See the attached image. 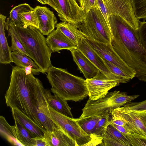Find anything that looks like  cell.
Here are the masks:
<instances>
[{"label":"cell","mask_w":146,"mask_h":146,"mask_svg":"<svg viewBox=\"0 0 146 146\" xmlns=\"http://www.w3.org/2000/svg\"><path fill=\"white\" fill-rule=\"evenodd\" d=\"M109 23L113 49L135 71V77L141 81L146 82V51L141 43L138 30L118 15H110Z\"/></svg>","instance_id":"obj_1"},{"label":"cell","mask_w":146,"mask_h":146,"mask_svg":"<svg viewBox=\"0 0 146 146\" xmlns=\"http://www.w3.org/2000/svg\"><path fill=\"white\" fill-rule=\"evenodd\" d=\"M36 88L37 78L33 73L27 75L23 68L13 66L5 103L11 109L16 108L25 114L44 133L46 130L37 115Z\"/></svg>","instance_id":"obj_2"},{"label":"cell","mask_w":146,"mask_h":146,"mask_svg":"<svg viewBox=\"0 0 146 146\" xmlns=\"http://www.w3.org/2000/svg\"><path fill=\"white\" fill-rule=\"evenodd\" d=\"M47 78L51 88V91L66 101L77 102L88 96L85 80L74 75L64 69L52 65L47 72Z\"/></svg>","instance_id":"obj_3"},{"label":"cell","mask_w":146,"mask_h":146,"mask_svg":"<svg viewBox=\"0 0 146 146\" xmlns=\"http://www.w3.org/2000/svg\"><path fill=\"white\" fill-rule=\"evenodd\" d=\"M10 23L16 32L21 42L29 55L40 68L43 73L52 65V52L48 46L46 38L38 29L31 26L24 27Z\"/></svg>","instance_id":"obj_4"},{"label":"cell","mask_w":146,"mask_h":146,"mask_svg":"<svg viewBox=\"0 0 146 146\" xmlns=\"http://www.w3.org/2000/svg\"><path fill=\"white\" fill-rule=\"evenodd\" d=\"M85 18L78 29L88 39L111 44L112 35L110 25L98 8L85 12Z\"/></svg>","instance_id":"obj_5"},{"label":"cell","mask_w":146,"mask_h":146,"mask_svg":"<svg viewBox=\"0 0 146 146\" xmlns=\"http://www.w3.org/2000/svg\"><path fill=\"white\" fill-rule=\"evenodd\" d=\"M139 96L129 95L126 92L115 90L108 92L104 97L95 100L89 98L79 118L97 115L106 110L111 113L114 109L124 106Z\"/></svg>","instance_id":"obj_6"},{"label":"cell","mask_w":146,"mask_h":146,"mask_svg":"<svg viewBox=\"0 0 146 146\" xmlns=\"http://www.w3.org/2000/svg\"><path fill=\"white\" fill-rule=\"evenodd\" d=\"M50 117L56 125L76 143L78 146H84L92 139L91 135L85 133L74 118L58 112L48 105Z\"/></svg>","instance_id":"obj_7"},{"label":"cell","mask_w":146,"mask_h":146,"mask_svg":"<svg viewBox=\"0 0 146 146\" xmlns=\"http://www.w3.org/2000/svg\"><path fill=\"white\" fill-rule=\"evenodd\" d=\"M48 5L56 11L61 21L69 23L78 28L85 19V12L77 0H48Z\"/></svg>","instance_id":"obj_8"},{"label":"cell","mask_w":146,"mask_h":146,"mask_svg":"<svg viewBox=\"0 0 146 146\" xmlns=\"http://www.w3.org/2000/svg\"><path fill=\"white\" fill-rule=\"evenodd\" d=\"M111 115V119L124 121L133 134L146 137V110H131L123 106L113 110Z\"/></svg>","instance_id":"obj_9"},{"label":"cell","mask_w":146,"mask_h":146,"mask_svg":"<svg viewBox=\"0 0 146 146\" xmlns=\"http://www.w3.org/2000/svg\"><path fill=\"white\" fill-rule=\"evenodd\" d=\"M89 98L95 100L105 96L109 91L118 86L117 80L108 77L100 71L94 77L86 80Z\"/></svg>","instance_id":"obj_10"},{"label":"cell","mask_w":146,"mask_h":146,"mask_svg":"<svg viewBox=\"0 0 146 146\" xmlns=\"http://www.w3.org/2000/svg\"><path fill=\"white\" fill-rule=\"evenodd\" d=\"M110 15H118L138 30L140 21L136 18L131 0H104Z\"/></svg>","instance_id":"obj_11"},{"label":"cell","mask_w":146,"mask_h":146,"mask_svg":"<svg viewBox=\"0 0 146 146\" xmlns=\"http://www.w3.org/2000/svg\"><path fill=\"white\" fill-rule=\"evenodd\" d=\"M88 40L92 48L103 59L111 63L120 68L129 75L132 79L135 77V71L127 65L119 57L113 50L111 44Z\"/></svg>","instance_id":"obj_12"},{"label":"cell","mask_w":146,"mask_h":146,"mask_svg":"<svg viewBox=\"0 0 146 146\" xmlns=\"http://www.w3.org/2000/svg\"><path fill=\"white\" fill-rule=\"evenodd\" d=\"M36 98L37 117L46 131H52L59 128L50 117L46 89L41 82L37 78Z\"/></svg>","instance_id":"obj_13"},{"label":"cell","mask_w":146,"mask_h":146,"mask_svg":"<svg viewBox=\"0 0 146 146\" xmlns=\"http://www.w3.org/2000/svg\"><path fill=\"white\" fill-rule=\"evenodd\" d=\"M84 54L100 70L110 78L116 80L120 83H125L128 81L112 73L103 59L96 52L85 37L79 42L76 48Z\"/></svg>","instance_id":"obj_14"},{"label":"cell","mask_w":146,"mask_h":146,"mask_svg":"<svg viewBox=\"0 0 146 146\" xmlns=\"http://www.w3.org/2000/svg\"><path fill=\"white\" fill-rule=\"evenodd\" d=\"M38 21V30L44 35H48L55 30L57 20L54 12L49 8L36 6L35 8Z\"/></svg>","instance_id":"obj_15"},{"label":"cell","mask_w":146,"mask_h":146,"mask_svg":"<svg viewBox=\"0 0 146 146\" xmlns=\"http://www.w3.org/2000/svg\"><path fill=\"white\" fill-rule=\"evenodd\" d=\"M46 39L47 44L52 52L60 53L59 51L63 50H70L76 48L77 46L57 29L48 35Z\"/></svg>","instance_id":"obj_16"},{"label":"cell","mask_w":146,"mask_h":146,"mask_svg":"<svg viewBox=\"0 0 146 146\" xmlns=\"http://www.w3.org/2000/svg\"><path fill=\"white\" fill-rule=\"evenodd\" d=\"M70 51L73 60L86 79L92 78L97 75L100 70L81 51L77 48Z\"/></svg>","instance_id":"obj_17"},{"label":"cell","mask_w":146,"mask_h":146,"mask_svg":"<svg viewBox=\"0 0 146 146\" xmlns=\"http://www.w3.org/2000/svg\"><path fill=\"white\" fill-rule=\"evenodd\" d=\"M102 143L105 146H131L127 137L110 122L102 135Z\"/></svg>","instance_id":"obj_18"},{"label":"cell","mask_w":146,"mask_h":146,"mask_svg":"<svg viewBox=\"0 0 146 146\" xmlns=\"http://www.w3.org/2000/svg\"><path fill=\"white\" fill-rule=\"evenodd\" d=\"M48 146H78L76 142L60 128L44 133Z\"/></svg>","instance_id":"obj_19"},{"label":"cell","mask_w":146,"mask_h":146,"mask_svg":"<svg viewBox=\"0 0 146 146\" xmlns=\"http://www.w3.org/2000/svg\"><path fill=\"white\" fill-rule=\"evenodd\" d=\"M6 17L0 14V63L7 64L13 62L10 47L8 45L5 32Z\"/></svg>","instance_id":"obj_20"},{"label":"cell","mask_w":146,"mask_h":146,"mask_svg":"<svg viewBox=\"0 0 146 146\" xmlns=\"http://www.w3.org/2000/svg\"><path fill=\"white\" fill-rule=\"evenodd\" d=\"M46 94L48 105L58 112L69 117L73 118L71 108L67 101L59 96L52 95L50 90L46 89Z\"/></svg>","instance_id":"obj_21"},{"label":"cell","mask_w":146,"mask_h":146,"mask_svg":"<svg viewBox=\"0 0 146 146\" xmlns=\"http://www.w3.org/2000/svg\"><path fill=\"white\" fill-rule=\"evenodd\" d=\"M14 120L18 122L25 129L35 136H42L44 133L25 114L16 108L11 109Z\"/></svg>","instance_id":"obj_22"},{"label":"cell","mask_w":146,"mask_h":146,"mask_svg":"<svg viewBox=\"0 0 146 146\" xmlns=\"http://www.w3.org/2000/svg\"><path fill=\"white\" fill-rule=\"evenodd\" d=\"M0 133L1 135L13 145L23 146L19 142L15 125H11L5 117H0Z\"/></svg>","instance_id":"obj_23"},{"label":"cell","mask_w":146,"mask_h":146,"mask_svg":"<svg viewBox=\"0 0 146 146\" xmlns=\"http://www.w3.org/2000/svg\"><path fill=\"white\" fill-rule=\"evenodd\" d=\"M11 55L13 62L17 66L23 68L31 66L32 73L33 75L38 74L39 72L43 73V71L38 65L27 55L17 51H12Z\"/></svg>","instance_id":"obj_24"},{"label":"cell","mask_w":146,"mask_h":146,"mask_svg":"<svg viewBox=\"0 0 146 146\" xmlns=\"http://www.w3.org/2000/svg\"><path fill=\"white\" fill-rule=\"evenodd\" d=\"M56 27L77 45L80 40L85 37L77 27L66 22L57 23Z\"/></svg>","instance_id":"obj_25"},{"label":"cell","mask_w":146,"mask_h":146,"mask_svg":"<svg viewBox=\"0 0 146 146\" xmlns=\"http://www.w3.org/2000/svg\"><path fill=\"white\" fill-rule=\"evenodd\" d=\"M34 9L29 4L22 3L14 7L10 11L9 17L7 19L12 23L17 25L23 26V24L19 17L22 13L27 12Z\"/></svg>","instance_id":"obj_26"},{"label":"cell","mask_w":146,"mask_h":146,"mask_svg":"<svg viewBox=\"0 0 146 146\" xmlns=\"http://www.w3.org/2000/svg\"><path fill=\"white\" fill-rule=\"evenodd\" d=\"M5 28L11 38V45L10 47L11 51H17L20 53L26 55L29 57V55L21 42L19 36L11 23L6 21Z\"/></svg>","instance_id":"obj_27"},{"label":"cell","mask_w":146,"mask_h":146,"mask_svg":"<svg viewBox=\"0 0 146 146\" xmlns=\"http://www.w3.org/2000/svg\"><path fill=\"white\" fill-rule=\"evenodd\" d=\"M101 118L100 114L95 116L74 119L85 133L91 135L95 127Z\"/></svg>","instance_id":"obj_28"},{"label":"cell","mask_w":146,"mask_h":146,"mask_svg":"<svg viewBox=\"0 0 146 146\" xmlns=\"http://www.w3.org/2000/svg\"><path fill=\"white\" fill-rule=\"evenodd\" d=\"M102 118L98 122L93 130L91 136L102 137V135L111 119V113L108 110L101 113Z\"/></svg>","instance_id":"obj_29"},{"label":"cell","mask_w":146,"mask_h":146,"mask_svg":"<svg viewBox=\"0 0 146 146\" xmlns=\"http://www.w3.org/2000/svg\"><path fill=\"white\" fill-rule=\"evenodd\" d=\"M14 121L19 142L23 146H33L32 139L36 136L27 130L18 122Z\"/></svg>","instance_id":"obj_30"},{"label":"cell","mask_w":146,"mask_h":146,"mask_svg":"<svg viewBox=\"0 0 146 146\" xmlns=\"http://www.w3.org/2000/svg\"><path fill=\"white\" fill-rule=\"evenodd\" d=\"M19 17L23 24V27L31 26L38 29V21L35 9L21 13L19 15Z\"/></svg>","instance_id":"obj_31"},{"label":"cell","mask_w":146,"mask_h":146,"mask_svg":"<svg viewBox=\"0 0 146 146\" xmlns=\"http://www.w3.org/2000/svg\"><path fill=\"white\" fill-rule=\"evenodd\" d=\"M135 16L139 20H146V0H131Z\"/></svg>","instance_id":"obj_32"},{"label":"cell","mask_w":146,"mask_h":146,"mask_svg":"<svg viewBox=\"0 0 146 146\" xmlns=\"http://www.w3.org/2000/svg\"><path fill=\"white\" fill-rule=\"evenodd\" d=\"M110 71L114 74L127 80L129 82L131 78L120 68L111 62L103 59Z\"/></svg>","instance_id":"obj_33"},{"label":"cell","mask_w":146,"mask_h":146,"mask_svg":"<svg viewBox=\"0 0 146 146\" xmlns=\"http://www.w3.org/2000/svg\"><path fill=\"white\" fill-rule=\"evenodd\" d=\"M125 136L129 140L131 146H146V137L135 134Z\"/></svg>","instance_id":"obj_34"},{"label":"cell","mask_w":146,"mask_h":146,"mask_svg":"<svg viewBox=\"0 0 146 146\" xmlns=\"http://www.w3.org/2000/svg\"><path fill=\"white\" fill-rule=\"evenodd\" d=\"M138 30L141 43L146 51V22L140 21Z\"/></svg>","instance_id":"obj_35"},{"label":"cell","mask_w":146,"mask_h":146,"mask_svg":"<svg viewBox=\"0 0 146 146\" xmlns=\"http://www.w3.org/2000/svg\"><path fill=\"white\" fill-rule=\"evenodd\" d=\"M80 6L85 12L95 8H98L97 0H79Z\"/></svg>","instance_id":"obj_36"},{"label":"cell","mask_w":146,"mask_h":146,"mask_svg":"<svg viewBox=\"0 0 146 146\" xmlns=\"http://www.w3.org/2000/svg\"><path fill=\"white\" fill-rule=\"evenodd\" d=\"M123 106L126 109L131 110H146V100L139 102H131Z\"/></svg>","instance_id":"obj_37"},{"label":"cell","mask_w":146,"mask_h":146,"mask_svg":"<svg viewBox=\"0 0 146 146\" xmlns=\"http://www.w3.org/2000/svg\"><path fill=\"white\" fill-rule=\"evenodd\" d=\"M98 8L104 17L106 21L110 25L109 19L110 16L108 9L104 0H97Z\"/></svg>","instance_id":"obj_38"},{"label":"cell","mask_w":146,"mask_h":146,"mask_svg":"<svg viewBox=\"0 0 146 146\" xmlns=\"http://www.w3.org/2000/svg\"><path fill=\"white\" fill-rule=\"evenodd\" d=\"M32 141L33 146H48L44 135L37 136L33 138Z\"/></svg>","instance_id":"obj_39"},{"label":"cell","mask_w":146,"mask_h":146,"mask_svg":"<svg viewBox=\"0 0 146 146\" xmlns=\"http://www.w3.org/2000/svg\"><path fill=\"white\" fill-rule=\"evenodd\" d=\"M111 123L116 129L125 135L133 134L127 125L125 126H121Z\"/></svg>","instance_id":"obj_40"},{"label":"cell","mask_w":146,"mask_h":146,"mask_svg":"<svg viewBox=\"0 0 146 146\" xmlns=\"http://www.w3.org/2000/svg\"><path fill=\"white\" fill-rule=\"evenodd\" d=\"M110 122L113 123L121 126H125L127 125L126 123L124 121L119 119H111Z\"/></svg>","instance_id":"obj_41"},{"label":"cell","mask_w":146,"mask_h":146,"mask_svg":"<svg viewBox=\"0 0 146 146\" xmlns=\"http://www.w3.org/2000/svg\"><path fill=\"white\" fill-rule=\"evenodd\" d=\"M40 3L44 4H48V0H37Z\"/></svg>","instance_id":"obj_42"},{"label":"cell","mask_w":146,"mask_h":146,"mask_svg":"<svg viewBox=\"0 0 146 146\" xmlns=\"http://www.w3.org/2000/svg\"><path fill=\"white\" fill-rule=\"evenodd\" d=\"M77 2L79 5H80V1L79 0H77Z\"/></svg>","instance_id":"obj_43"}]
</instances>
